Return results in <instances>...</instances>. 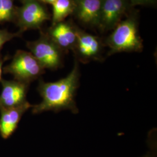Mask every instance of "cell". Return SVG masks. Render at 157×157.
Listing matches in <instances>:
<instances>
[{
  "label": "cell",
  "mask_w": 157,
  "mask_h": 157,
  "mask_svg": "<svg viewBox=\"0 0 157 157\" xmlns=\"http://www.w3.org/2000/svg\"><path fill=\"white\" fill-rule=\"evenodd\" d=\"M5 73L12 75L14 80L30 84L45 72L33 54L28 51L19 50L15 52L11 63L3 67Z\"/></svg>",
  "instance_id": "obj_3"
},
{
  "label": "cell",
  "mask_w": 157,
  "mask_h": 157,
  "mask_svg": "<svg viewBox=\"0 0 157 157\" xmlns=\"http://www.w3.org/2000/svg\"><path fill=\"white\" fill-rule=\"evenodd\" d=\"M79 78L78 64L76 61L73 69L67 77L54 82H45L40 80L37 90L42 97V101L32 106V113L37 114L48 111L56 112L63 109L78 113L75 97L79 86Z\"/></svg>",
  "instance_id": "obj_1"
},
{
  "label": "cell",
  "mask_w": 157,
  "mask_h": 157,
  "mask_svg": "<svg viewBox=\"0 0 157 157\" xmlns=\"http://www.w3.org/2000/svg\"><path fill=\"white\" fill-rule=\"evenodd\" d=\"M2 90L0 94V111L17 107L26 101V94L29 84L16 80L1 79Z\"/></svg>",
  "instance_id": "obj_7"
},
{
  "label": "cell",
  "mask_w": 157,
  "mask_h": 157,
  "mask_svg": "<svg viewBox=\"0 0 157 157\" xmlns=\"http://www.w3.org/2000/svg\"><path fill=\"white\" fill-rule=\"evenodd\" d=\"M22 34L19 31L17 33H12L6 29H0V60L3 59L1 52L4 45L15 37H21Z\"/></svg>",
  "instance_id": "obj_14"
},
{
  "label": "cell",
  "mask_w": 157,
  "mask_h": 157,
  "mask_svg": "<svg viewBox=\"0 0 157 157\" xmlns=\"http://www.w3.org/2000/svg\"><path fill=\"white\" fill-rule=\"evenodd\" d=\"M77 41L73 51L81 62L100 60L102 44L98 37L76 29Z\"/></svg>",
  "instance_id": "obj_6"
},
{
  "label": "cell",
  "mask_w": 157,
  "mask_h": 157,
  "mask_svg": "<svg viewBox=\"0 0 157 157\" xmlns=\"http://www.w3.org/2000/svg\"><path fill=\"white\" fill-rule=\"evenodd\" d=\"M157 0H129V4L132 6H145L154 3Z\"/></svg>",
  "instance_id": "obj_15"
},
{
  "label": "cell",
  "mask_w": 157,
  "mask_h": 157,
  "mask_svg": "<svg viewBox=\"0 0 157 157\" xmlns=\"http://www.w3.org/2000/svg\"><path fill=\"white\" fill-rule=\"evenodd\" d=\"M48 35L63 52L73 51L77 41L76 28L69 23L61 22L51 26Z\"/></svg>",
  "instance_id": "obj_9"
},
{
  "label": "cell",
  "mask_w": 157,
  "mask_h": 157,
  "mask_svg": "<svg viewBox=\"0 0 157 157\" xmlns=\"http://www.w3.org/2000/svg\"><path fill=\"white\" fill-rule=\"evenodd\" d=\"M32 106L27 101L19 106L0 111V134L4 139L11 136L17 129L23 115Z\"/></svg>",
  "instance_id": "obj_10"
},
{
  "label": "cell",
  "mask_w": 157,
  "mask_h": 157,
  "mask_svg": "<svg viewBox=\"0 0 157 157\" xmlns=\"http://www.w3.org/2000/svg\"><path fill=\"white\" fill-rule=\"evenodd\" d=\"M15 0H0V23L14 22L17 6Z\"/></svg>",
  "instance_id": "obj_13"
},
{
  "label": "cell",
  "mask_w": 157,
  "mask_h": 157,
  "mask_svg": "<svg viewBox=\"0 0 157 157\" xmlns=\"http://www.w3.org/2000/svg\"><path fill=\"white\" fill-rule=\"evenodd\" d=\"M101 13L99 28L104 30L114 29L121 21L129 0H101Z\"/></svg>",
  "instance_id": "obj_8"
},
{
  "label": "cell",
  "mask_w": 157,
  "mask_h": 157,
  "mask_svg": "<svg viewBox=\"0 0 157 157\" xmlns=\"http://www.w3.org/2000/svg\"><path fill=\"white\" fill-rule=\"evenodd\" d=\"M41 3H44V4H54L57 0H37Z\"/></svg>",
  "instance_id": "obj_17"
},
{
  "label": "cell",
  "mask_w": 157,
  "mask_h": 157,
  "mask_svg": "<svg viewBox=\"0 0 157 157\" xmlns=\"http://www.w3.org/2000/svg\"><path fill=\"white\" fill-rule=\"evenodd\" d=\"M106 44L109 48V56L124 52L141 51L143 40L135 17H130L119 23L107 39Z\"/></svg>",
  "instance_id": "obj_2"
},
{
  "label": "cell",
  "mask_w": 157,
  "mask_h": 157,
  "mask_svg": "<svg viewBox=\"0 0 157 157\" xmlns=\"http://www.w3.org/2000/svg\"><path fill=\"white\" fill-rule=\"evenodd\" d=\"M26 47L44 69L54 71L61 67L63 51L48 34L41 32L39 38L28 41Z\"/></svg>",
  "instance_id": "obj_4"
},
{
  "label": "cell",
  "mask_w": 157,
  "mask_h": 157,
  "mask_svg": "<svg viewBox=\"0 0 157 157\" xmlns=\"http://www.w3.org/2000/svg\"><path fill=\"white\" fill-rule=\"evenodd\" d=\"M6 60V58H4L3 59H2L1 60H0V82L1 80V75H2V71H3V63Z\"/></svg>",
  "instance_id": "obj_16"
},
{
  "label": "cell",
  "mask_w": 157,
  "mask_h": 157,
  "mask_svg": "<svg viewBox=\"0 0 157 157\" xmlns=\"http://www.w3.org/2000/svg\"><path fill=\"white\" fill-rule=\"evenodd\" d=\"M22 6L17 7L14 23L22 34L26 30L39 29L50 15L41 2L37 0H20Z\"/></svg>",
  "instance_id": "obj_5"
},
{
  "label": "cell",
  "mask_w": 157,
  "mask_h": 157,
  "mask_svg": "<svg viewBox=\"0 0 157 157\" xmlns=\"http://www.w3.org/2000/svg\"><path fill=\"white\" fill-rule=\"evenodd\" d=\"M52 6V25L63 22L69 15L73 13L75 6L72 0H57Z\"/></svg>",
  "instance_id": "obj_12"
},
{
  "label": "cell",
  "mask_w": 157,
  "mask_h": 157,
  "mask_svg": "<svg viewBox=\"0 0 157 157\" xmlns=\"http://www.w3.org/2000/svg\"><path fill=\"white\" fill-rule=\"evenodd\" d=\"M73 13L84 25L99 26L101 13V0H72Z\"/></svg>",
  "instance_id": "obj_11"
}]
</instances>
